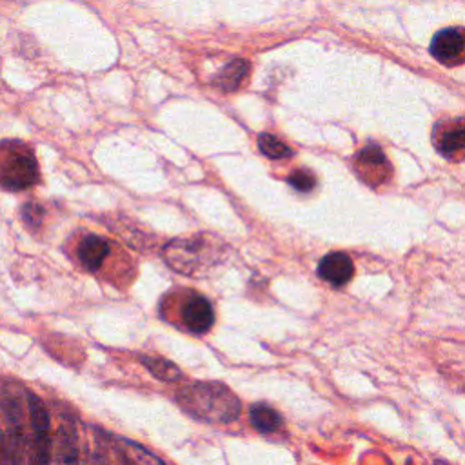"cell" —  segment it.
<instances>
[{
	"label": "cell",
	"mask_w": 465,
	"mask_h": 465,
	"mask_svg": "<svg viewBox=\"0 0 465 465\" xmlns=\"http://www.w3.org/2000/svg\"><path fill=\"white\" fill-rule=\"evenodd\" d=\"M185 409L198 418L231 421L240 412L236 396L220 383H196L185 391Z\"/></svg>",
	"instance_id": "6da1fadb"
},
{
	"label": "cell",
	"mask_w": 465,
	"mask_h": 465,
	"mask_svg": "<svg viewBox=\"0 0 465 465\" xmlns=\"http://www.w3.org/2000/svg\"><path fill=\"white\" fill-rule=\"evenodd\" d=\"M38 182V163L33 153L22 143L0 147V185L7 191H20Z\"/></svg>",
	"instance_id": "7a4b0ae2"
},
{
	"label": "cell",
	"mask_w": 465,
	"mask_h": 465,
	"mask_svg": "<svg viewBox=\"0 0 465 465\" xmlns=\"http://www.w3.org/2000/svg\"><path fill=\"white\" fill-rule=\"evenodd\" d=\"M27 400H29V421H31L33 443H35V460L40 463H45L49 461V447H51L49 414L38 396L29 394Z\"/></svg>",
	"instance_id": "3957f363"
},
{
	"label": "cell",
	"mask_w": 465,
	"mask_h": 465,
	"mask_svg": "<svg viewBox=\"0 0 465 465\" xmlns=\"http://www.w3.org/2000/svg\"><path fill=\"white\" fill-rule=\"evenodd\" d=\"M465 36L461 27L438 31L430 40V54L443 65H460L463 62Z\"/></svg>",
	"instance_id": "277c9868"
},
{
	"label": "cell",
	"mask_w": 465,
	"mask_h": 465,
	"mask_svg": "<svg viewBox=\"0 0 465 465\" xmlns=\"http://www.w3.org/2000/svg\"><path fill=\"white\" fill-rule=\"evenodd\" d=\"M182 318L189 331H193L196 334H203L214 323V311L207 298H203L200 294H193L183 303Z\"/></svg>",
	"instance_id": "5b68a950"
},
{
	"label": "cell",
	"mask_w": 465,
	"mask_h": 465,
	"mask_svg": "<svg viewBox=\"0 0 465 465\" xmlns=\"http://www.w3.org/2000/svg\"><path fill=\"white\" fill-rule=\"evenodd\" d=\"M354 274V263L345 252H329L318 263V276L332 285H345Z\"/></svg>",
	"instance_id": "8992f818"
},
{
	"label": "cell",
	"mask_w": 465,
	"mask_h": 465,
	"mask_svg": "<svg viewBox=\"0 0 465 465\" xmlns=\"http://www.w3.org/2000/svg\"><path fill=\"white\" fill-rule=\"evenodd\" d=\"M109 251L111 249H109L107 240H104L102 236H96V234H87L78 245V258L87 271L94 272L102 267V263L109 256Z\"/></svg>",
	"instance_id": "52a82bcc"
},
{
	"label": "cell",
	"mask_w": 465,
	"mask_h": 465,
	"mask_svg": "<svg viewBox=\"0 0 465 465\" xmlns=\"http://www.w3.org/2000/svg\"><path fill=\"white\" fill-rule=\"evenodd\" d=\"M434 143L443 156L458 160L465 147V127H463L461 120H458L454 125H450L449 129L440 133L438 138L434 136Z\"/></svg>",
	"instance_id": "ba28073f"
},
{
	"label": "cell",
	"mask_w": 465,
	"mask_h": 465,
	"mask_svg": "<svg viewBox=\"0 0 465 465\" xmlns=\"http://www.w3.org/2000/svg\"><path fill=\"white\" fill-rule=\"evenodd\" d=\"M247 71H249V64L242 58H234L223 65V69L218 73L214 84L222 91H234L240 87V84L247 76Z\"/></svg>",
	"instance_id": "9c48e42d"
},
{
	"label": "cell",
	"mask_w": 465,
	"mask_h": 465,
	"mask_svg": "<svg viewBox=\"0 0 465 465\" xmlns=\"http://www.w3.org/2000/svg\"><path fill=\"white\" fill-rule=\"evenodd\" d=\"M249 418H251V423L260 432H272L280 427V414L265 403L252 405V409L249 412Z\"/></svg>",
	"instance_id": "30bf717a"
},
{
	"label": "cell",
	"mask_w": 465,
	"mask_h": 465,
	"mask_svg": "<svg viewBox=\"0 0 465 465\" xmlns=\"http://www.w3.org/2000/svg\"><path fill=\"white\" fill-rule=\"evenodd\" d=\"M258 147H260V151H262L265 156L274 158V160L291 156V149H289L282 140H278L276 136L267 134V133L260 134V138H258Z\"/></svg>",
	"instance_id": "8fae6325"
},
{
	"label": "cell",
	"mask_w": 465,
	"mask_h": 465,
	"mask_svg": "<svg viewBox=\"0 0 465 465\" xmlns=\"http://www.w3.org/2000/svg\"><path fill=\"white\" fill-rule=\"evenodd\" d=\"M145 367L160 380H165V381H174L182 376L180 369L176 365H173L171 361L167 360H162V358H145L143 360Z\"/></svg>",
	"instance_id": "7c38bea8"
},
{
	"label": "cell",
	"mask_w": 465,
	"mask_h": 465,
	"mask_svg": "<svg viewBox=\"0 0 465 465\" xmlns=\"http://www.w3.org/2000/svg\"><path fill=\"white\" fill-rule=\"evenodd\" d=\"M287 182L300 193H309L314 189L316 185V176L307 171V169H294L289 176H287Z\"/></svg>",
	"instance_id": "4fadbf2b"
},
{
	"label": "cell",
	"mask_w": 465,
	"mask_h": 465,
	"mask_svg": "<svg viewBox=\"0 0 465 465\" xmlns=\"http://www.w3.org/2000/svg\"><path fill=\"white\" fill-rule=\"evenodd\" d=\"M22 218L29 227H36V225H40V222L44 218V209L35 202H27L22 207Z\"/></svg>",
	"instance_id": "5bb4252c"
}]
</instances>
